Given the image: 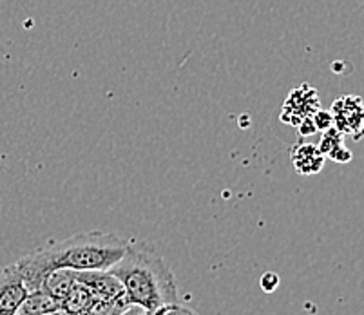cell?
Listing matches in <instances>:
<instances>
[{"label":"cell","instance_id":"15","mask_svg":"<svg viewBox=\"0 0 364 315\" xmlns=\"http://www.w3.org/2000/svg\"><path fill=\"white\" fill-rule=\"evenodd\" d=\"M16 315H65L64 311H53V314H16Z\"/></svg>","mask_w":364,"mask_h":315},{"label":"cell","instance_id":"14","mask_svg":"<svg viewBox=\"0 0 364 315\" xmlns=\"http://www.w3.org/2000/svg\"><path fill=\"white\" fill-rule=\"evenodd\" d=\"M120 315H147V310H144V308L140 306H129L127 310Z\"/></svg>","mask_w":364,"mask_h":315},{"label":"cell","instance_id":"5","mask_svg":"<svg viewBox=\"0 0 364 315\" xmlns=\"http://www.w3.org/2000/svg\"><path fill=\"white\" fill-rule=\"evenodd\" d=\"M317 109H319V96H317V91L314 87H310V85L304 84L290 92V96L284 102L281 120H283V124L297 127L304 118H312V114Z\"/></svg>","mask_w":364,"mask_h":315},{"label":"cell","instance_id":"2","mask_svg":"<svg viewBox=\"0 0 364 315\" xmlns=\"http://www.w3.org/2000/svg\"><path fill=\"white\" fill-rule=\"evenodd\" d=\"M107 272L120 281L131 306L151 311L161 304L178 301L174 272L149 241H129L125 254Z\"/></svg>","mask_w":364,"mask_h":315},{"label":"cell","instance_id":"6","mask_svg":"<svg viewBox=\"0 0 364 315\" xmlns=\"http://www.w3.org/2000/svg\"><path fill=\"white\" fill-rule=\"evenodd\" d=\"M294 169L303 176H312L321 172L324 165V156L317 149V145L312 144H297L290 151Z\"/></svg>","mask_w":364,"mask_h":315},{"label":"cell","instance_id":"12","mask_svg":"<svg viewBox=\"0 0 364 315\" xmlns=\"http://www.w3.org/2000/svg\"><path fill=\"white\" fill-rule=\"evenodd\" d=\"M259 287L264 294H272L279 288V275L274 274V272H264L259 277Z\"/></svg>","mask_w":364,"mask_h":315},{"label":"cell","instance_id":"8","mask_svg":"<svg viewBox=\"0 0 364 315\" xmlns=\"http://www.w3.org/2000/svg\"><path fill=\"white\" fill-rule=\"evenodd\" d=\"M60 310L62 304L49 292H46L44 288H38V290L29 292L18 314H53V311Z\"/></svg>","mask_w":364,"mask_h":315},{"label":"cell","instance_id":"13","mask_svg":"<svg viewBox=\"0 0 364 315\" xmlns=\"http://www.w3.org/2000/svg\"><path fill=\"white\" fill-rule=\"evenodd\" d=\"M297 129H299L301 136H312V134H316V132H317V129H316V125H314L312 118H304V120L301 122L299 125H297Z\"/></svg>","mask_w":364,"mask_h":315},{"label":"cell","instance_id":"11","mask_svg":"<svg viewBox=\"0 0 364 315\" xmlns=\"http://www.w3.org/2000/svg\"><path fill=\"white\" fill-rule=\"evenodd\" d=\"M312 120H314V125H316L317 131H321V132H324L326 129L333 127V118H332V112L330 111L317 109V111L312 114Z\"/></svg>","mask_w":364,"mask_h":315},{"label":"cell","instance_id":"16","mask_svg":"<svg viewBox=\"0 0 364 315\" xmlns=\"http://www.w3.org/2000/svg\"><path fill=\"white\" fill-rule=\"evenodd\" d=\"M357 2H359V9H360V13H363V16H364V0H357Z\"/></svg>","mask_w":364,"mask_h":315},{"label":"cell","instance_id":"1","mask_svg":"<svg viewBox=\"0 0 364 315\" xmlns=\"http://www.w3.org/2000/svg\"><path fill=\"white\" fill-rule=\"evenodd\" d=\"M129 241L118 234L104 230H87L69 235L65 240H48L35 250L16 261L29 292L38 290L53 270L107 272L120 261Z\"/></svg>","mask_w":364,"mask_h":315},{"label":"cell","instance_id":"4","mask_svg":"<svg viewBox=\"0 0 364 315\" xmlns=\"http://www.w3.org/2000/svg\"><path fill=\"white\" fill-rule=\"evenodd\" d=\"M28 294V284L15 263L0 272V315L18 314Z\"/></svg>","mask_w":364,"mask_h":315},{"label":"cell","instance_id":"7","mask_svg":"<svg viewBox=\"0 0 364 315\" xmlns=\"http://www.w3.org/2000/svg\"><path fill=\"white\" fill-rule=\"evenodd\" d=\"M317 149H319L324 158H330V160L341 165L348 164L353 158L352 152L344 145V136L336 127H330L323 132Z\"/></svg>","mask_w":364,"mask_h":315},{"label":"cell","instance_id":"10","mask_svg":"<svg viewBox=\"0 0 364 315\" xmlns=\"http://www.w3.org/2000/svg\"><path fill=\"white\" fill-rule=\"evenodd\" d=\"M147 315H200V314H198L196 310H193L191 306H185V304H180L176 301V303L161 304V306L147 311Z\"/></svg>","mask_w":364,"mask_h":315},{"label":"cell","instance_id":"9","mask_svg":"<svg viewBox=\"0 0 364 315\" xmlns=\"http://www.w3.org/2000/svg\"><path fill=\"white\" fill-rule=\"evenodd\" d=\"M75 283H76V272L68 270V268H60V270H53L51 274L46 277L42 288H44L46 292H49V294H51L53 297L62 304V301H64L65 295L71 292L73 284Z\"/></svg>","mask_w":364,"mask_h":315},{"label":"cell","instance_id":"3","mask_svg":"<svg viewBox=\"0 0 364 315\" xmlns=\"http://www.w3.org/2000/svg\"><path fill=\"white\" fill-rule=\"evenodd\" d=\"M333 127L343 136L359 142L364 136V100L355 95H344L332 104Z\"/></svg>","mask_w":364,"mask_h":315}]
</instances>
